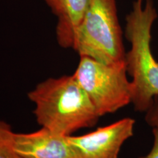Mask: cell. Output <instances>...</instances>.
I'll list each match as a JSON object with an SVG mask.
<instances>
[{
  "label": "cell",
  "instance_id": "obj_1",
  "mask_svg": "<svg viewBox=\"0 0 158 158\" xmlns=\"http://www.w3.org/2000/svg\"><path fill=\"white\" fill-rule=\"evenodd\" d=\"M27 96L35 104L33 113L39 125L60 135H73L93 127L100 117L73 75L46 79Z\"/></svg>",
  "mask_w": 158,
  "mask_h": 158
},
{
  "label": "cell",
  "instance_id": "obj_2",
  "mask_svg": "<svg viewBox=\"0 0 158 158\" xmlns=\"http://www.w3.org/2000/svg\"><path fill=\"white\" fill-rule=\"evenodd\" d=\"M157 19L152 0H135L125 19L124 35L130 43L125 64L131 77V103L141 113H145L158 95V61L151 48L152 29Z\"/></svg>",
  "mask_w": 158,
  "mask_h": 158
},
{
  "label": "cell",
  "instance_id": "obj_3",
  "mask_svg": "<svg viewBox=\"0 0 158 158\" xmlns=\"http://www.w3.org/2000/svg\"><path fill=\"white\" fill-rule=\"evenodd\" d=\"M116 0H90L76 29L73 49L106 64L125 61Z\"/></svg>",
  "mask_w": 158,
  "mask_h": 158
},
{
  "label": "cell",
  "instance_id": "obj_4",
  "mask_svg": "<svg viewBox=\"0 0 158 158\" xmlns=\"http://www.w3.org/2000/svg\"><path fill=\"white\" fill-rule=\"evenodd\" d=\"M73 76L100 117L131 103L132 85L127 78L125 61L106 64L80 56Z\"/></svg>",
  "mask_w": 158,
  "mask_h": 158
},
{
  "label": "cell",
  "instance_id": "obj_5",
  "mask_svg": "<svg viewBox=\"0 0 158 158\" xmlns=\"http://www.w3.org/2000/svg\"><path fill=\"white\" fill-rule=\"evenodd\" d=\"M135 121L125 117L81 135L68 136L78 158H118L123 144L134 134Z\"/></svg>",
  "mask_w": 158,
  "mask_h": 158
},
{
  "label": "cell",
  "instance_id": "obj_6",
  "mask_svg": "<svg viewBox=\"0 0 158 158\" xmlns=\"http://www.w3.org/2000/svg\"><path fill=\"white\" fill-rule=\"evenodd\" d=\"M14 145L22 158H78L68 136L42 127L31 133H15Z\"/></svg>",
  "mask_w": 158,
  "mask_h": 158
},
{
  "label": "cell",
  "instance_id": "obj_7",
  "mask_svg": "<svg viewBox=\"0 0 158 158\" xmlns=\"http://www.w3.org/2000/svg\"><path fill=\"white\" fill-rule=\"evenodd\" d=\"M57 18L56 37L63 48H72L77 28L90 0H44Z\"/></svg>",
  "mask_w": 158,
  "mask_h": 158
},
{
  "label": "cell",
  "instance_id": "obj_8",
  "mask_svg": "<svg viewBox=\"0 0 158 158\" xmlns=\"http://www.w3.org/2000/svg\"><path fill=\"white\" fill-rule=\"evenodd\" d=\"M15 135L10 124L0 119V158H22L15 149Z\"/></svg>",
  "mask_w": 158,
  "mask_h": 158
},
{
  "label": "cell",
  "instance_id": "obj_9",
  "mask_svg": "<svg viewBox=\"0 0 158 158\" xmlns=\"http://www.w3.org/2000/svg\"><path fill=\"white\" fill-rule=\"evenodd\" d=\"M144 119L152 130L158 131V95L154 98L149 108L145 111Z\"/></svg>",
  "mask_w": 158,
  "mask_h": 158
},
{
  "label": "cell",
  "instance_id": "obj_10",
  "mask_svg": "<svg viewBox=\"0 0 158 158\" xmlns=\"http://www.w3.org/2000/svg\"><path fill=\"white\" fill-rule=\"evenodd\" d=\"M153 133V144L151 150L147 155L141 156L138 158H158V131L156 130H152Z\"/></svg>",
  "mask_w": 158,
  "mask_h": 158
}]
</instances>
